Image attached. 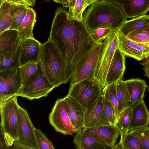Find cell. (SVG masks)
I'll return each instance as SVG.
<instances>
[{"mask_svg": "<svg viewBox=\"0 0 149 149\" xmlns=\"http://www.w3.org/2000/svg\"><path fill=\"white\" fill-rule=\"evenodd\" d=\"M54 88L45 76L38 65L35 75L20 89L17 96L30 100L38 99L48 95Z\"/></svg>", "mask_w": 149, "mask_h": 149, "instance_id": "6", "label": "cell"}, {"mask_svg": "<svg viewBox=\"0 0 149 149\" xmlns=\"http://www.w3.org/2000/svg\"><path fill=\"white\" fill-rule=\"evenodd\" d=\"M113 1L122 9L127 19L146 15L149 11V0Z\"/></svg>", "mask_w": 149, "mask_h": 149, "instance_id": "13", "label": "cell"}, {"mask_svg": "<svg viewBox=\"0 0 149 149\" xmlns=\"http://www.w3.org/2000/svg\"><path fill=\"white\" fill-rule=\"evenodd\" d=\"M38 68V62L35 61H30L19 67L21 88L34 77L37 72Z\"/></svg>", "mask_w": 149, "mask_h": 149, "instance_id": "29", "label": "cell"}, {"mask_svg": "<svg viewBox=\"0 0 149 149\" xmlns=\"http://www.w3.org/2000/svg\"><path fill=\"white\" fill-rule=\"evenodd\" d=\"M129 132L139 138L144 149H149V126L133 130Z\"/></svg>", "mask_w": 149, "mask_h": 149, "instance_id": "35", "label": "cell"}, {"mask_svg": "<svg viewBox=\"0 0 149 149\" xmlns=\"http://www.w3.org/2000/svg\"><path fill=\"white\" fill-rule=\"evenodd\" d=\"M38 65L55 88L65 84L64 61L57 46L49 39L41 44Z\"/></svg>", "mask_w": 149, "mask_h": 149, "instance_id": "3", "label": "cell"}, {"mask_svg": "<svg viewBox=\"0 0 149 149\" xmlns=\"http://www.w3.org/2000/svg\"><path fill=\"white\" fill-rule=\"evenodd\" d=\"M126 37L134 42L149 48V23Z\"/></svg>", "mask_w": 149, "mask_h": 149, "instance_id": "32", "label": "cell"}, {"mask_svg": "<svg viewBox=\"0 0 149 149\" xmlns=\"http://www.w3.org/2000/svg\"><path fill=\"white\" fill-rule=\"evenodd\" d=\"M70 119L77 132L83 128L84 113L80 104L74 98L68 95L64 98Z\"/></svg>", "mask_w": 149, "mask_h": 149, "instance_id": "18", "label": "cell"}, {"mask_svg": "<svg viewBox=\"0 0 149 149\" xmlns=\"http://www.w3.org/2000/svg\"><path fill=\"white\" fill-rule=\"evenodd\" d=\"M18 121L19 137L17 141L30 148L39 149L35 134V128L31 121L27 111L20 106Z\"/></svg>", "mask_w": 149, "mask_h": 149, "instance_id": "12", "label": "cell"}, {"mask_svg": "<svg viewBox=\"0 0 149 149\" xmlns=\"http://www.w3.org/2000/svg\"><path fill=\"white\" fill-rule=\"evenodd\" d=\"M8 2L16 6H22L27 8L33 6L35 3L34 0H6Z\"/></svg>", "mask_w": 149, "mask_h": 149, "instance_id": "39", "label": "cell"}, {"mask_svg": "<svg viewBox=\"0 0 149 149\" xmlns=\"http://www.w3.org/2000/svg\"><path fill=\"white\" fill-rule=\"evenodd\" d=\"M83 128L111 125L104 112L102 93L84 111Z\"/></svg>", "mask_w": 149, "mask_h": 149, "instance_id": "11", "label": "cell"}, {"mask_svg": "<svg viewBox=\"0 0 149 149\" xmlns=\"http://www.w3.org/2000/svg\"><path fill=\"white\" fill-rule=\"evenodd\" d=\"M8 149H17L14 146L10 147L8 148Z\"/></svg>", "mask_w": 149, "mask_h": 149, "instance_id": "46", "label": "cell"}, {"mask_svg": "<svg viewBox=\"0 0 149 149\" xmlns=\"http://www.w3.org/2000/svg\"><path fill=\"white\" fill-rule=\"evenodd\" d=\"M140 64L143 66V69L144 72V76L149 78V57L145 58Z\"/></svg>", "mask_w": 149, "mask_h": 149, "instance_id": "41", "label": "cell"}, {"mask_svg": "<svg viewBox=\"0 0 149 149\" xmlns=\"http://www.w3.org/2000/svg\"><path fill=\"white\" fill-rule=\"evenodd\" d=\"M22 41L17 30L8 29L0 33V55L16 51Z\"/></svg>", "mask_w": 149, "mask_h": 149, "instance_id": "20", "label": "cell"}, {"mask_svg": "<svg viewBox=\"0 0 149 149\" xmlns=\"http://www.w3.org/2000/svg\"><path fill=\"white\" fill-rule=\"evenodd\" d=\"M102 94L113 107L115 113L116 125L120 115L116 95V82L105 86L102 89Z\"/></svg>", "mask_w": 149, "mask_h": 149, "instance_id": "30", "label": "cell"}, {"mask_svg": "<svg viewBox=\"0 0 149 149\" xmlns=\"http://www.w3.org/2000/svg\"><path fill=\"white\" fill-rule=\"evenodd\" d=\"M16 6V10L14 18L8 29L18 31L19 26L26 15L27 8L22 6Z\"/></svg>", "mask_w": 149, "mask_h": 149, "instance_id": "34", "label": "cell"}, {"mask_svg": "<svg viewBox=\"0 0 149 149\" xmlns=\"http://www.w3.org/2000/svg\"><path fill=\"white\" fill-rule=\"evenodd\" d=\"M114 30L108 28H100L90 33V35L96 44L102 42Z\"/></svg>", "mask_w": 149, "mask_h": 149, "instance_id": "37", "label": "cell"}, {"mask_svg": "<svg viewBox=\"0 0 149 149\" xmlns=\"http://www.w3.org/2000/svg\"><path fill=\"white\" fill-rule=\"evenodd\" d=\"M41 44L34 38H26L22 42L20 55V66L31 61L38 62Z\"/></svg>", "mask_w": 149, "mask_h": 149, "instance_id": "17", "label": "cell"}, {"mask_svg": "<svg viewBox=\"0 0 149 149\" xmlns=\"http://www.w3.org/2000/svg\"><path fill=\"white\" fill-rule=\"evenodd\" d=\"M113 147L114 149H123L119 142L116 144Z\"/></svg>", "mask_w": 149, "mask_h": 149, "instance_id": "45", "label": "cell"}, {"mask_svg": "<svg viewBox=\"0 0 149 149\" xmlns=\"http://www.w3.org/2000/svg\"><path fill=\"white\" fill-rule=\"evenodd\" d=\"M54 1L56 3L62 4L63 7L64 8H69L71 3L72 0H54Z\"/></svg>", "mask_w": 149, "mask_h": 149, "instance_id": "43", "label": "cell"}, {"mask_svg": "<svg viewBox=\"0 0 149 149\" xmlns=\"http://www.w3.org/2000/svg\"><path fill=\"white\" fill-rule=\"evenodd\" d=\"M27 8L26 15L18 30L22 41L26 38H34L33 30L36 21V13L32 8L29 7Z\"/></svg>", "mask_w": 149, "mask_h": 149, "instance_id": "22", "label": "cell"}, {"mask_svg": "<svg viewBox=\"0 0 149 149\" xmlns=\"http://www.w3.org/2000/svg\"><path fill=\"white\" fill-rule=\"evenodd\" d=\"M103 109L105 116L111 125H116L115 111L112 105L102 95Z\"/></svg>", "mask_w": 149, "mask_h": 149, "instance_id": "38", "label": "cell"}, {"mask_svg": "<svg viewBox=\"0 0 149 149\" xmlns=\"http://www.w3.org/2000/svg\"><path fill=\"white\" fill-rule=\"evenodd\" d=\"M105 149H114L113 147V148H107Z\"/></svg>", "mask_w": 149, "mask_h": 149, "instance_id": "47", "label": "cell"}, {"mask_svg": "<svg viewBox=\"0 0 149 149\" xmlns=\"http://www.w3.org/2000/svg\"><path fill=\"white\" fill-rule=\"evenodd\" d=\"M125 81L131 96L129 107L132 108L143 98L148 86L146 81L140 78H132Z\"/></svg>", "mask_w": 149, "mask_h": 149, "instance_id": "21", "label": "cell"}, {"mask_svg": "<svg viewBox=\"0 0 149 149\" xmlns=\"http://www.w3.org/2000/svg\"><path fill=\"white\" fill-rule=\"evenodd\" d=\"M104 46L103 41L93 47L87 58L76 68L71 78L70 83L76 84L87 79L92 81Z\"/></svg>", "mask_w": 149, "mask_h": 149, "instance_id": "7", "label": "cell"}, {"mask_svg": "<svg viewBox=\"0 0 149 149\" xmlns=\"http://www.w3.org/2000/svg\"><path fill=\"white\" fill-rule=\"evenodd\" d=\"M0 1V33L9 29L14 18L16 6L6 0Z\"/></svg>", "mask_w": 149, "mask_h": 149, "instance_id": "24", "label": "cell"}, {"mask_svg": "<svg viewBox=\"0 0 149 149\" xmlns=\"http://www.w3.org/2000/svg\"><path fill=\"white\" fill-rule=\"evenodd\" d=\"M73 142L76 149H105L111 148L92 136L86 129L84 128L76 133Z\"/></svg>", "mask_w": 149, "mask_h": 149, "instance_id": "16", "label": "cell"}, {"mask_svg": "<svg viewBox=\"0 0 149 149\" xmlns=\"http://www.w3.org/2000/svg\"><path fill=\"white\" fill-rule=\"evenodd\" d=\"M13 145L17 149H34L25 146L17 141L14 142Z\"/></svg>", "mask_w": 149, "mask_h": 149, "instance_id": "44", "label": "cell"}, {"mask_svg": "<svg viewBox=\"0 0 149 149\" xmlns=\"http://www.w3.org/2000/svg\"><path fill=\"white\" fill-rule=\"evenodd\" d=\"M35 132L39 149H55L52 142L40 130L35 128Z\"/></svg>", "mask_w": 149, "mask_h": 149, "instance_id": "36", "label": "cell"}, {"mask_svg": "<svg viewBox=\"0 0 149 149\" xmlns=\"http://www.w3.org/2000/svg\"><path fill=\"white\" fill-rule=\"evenodd\" d=\"M102 91L94 85L92 81L87 79L76 84L70 83L68 95L78 102L84 111L102 93Z\"/></svg>", "mask_w": 149, "mask_h": 149, "instance_id": "8", "label": "cell"}, {"mask_svg": "<svg viewBox=\"0 0 149 149\" xmlns=\"http://www.w3.org/2000/svg\"><path fill=\"white\" fill-rule=\"evenodd\" d=\"M20 47L21 45L15 52L3 53L0 55V71L19 68L20 66Z\"/></svg>", "mask_w": 149, "mask_h": 149, "instance_id": "26", "label": "cell"}, {"mask_svg": "<svg viewBox=\"0 0 149 149\" xmlns=\"http://www.w3.org/2000/svg\"><path fill=\"white\" fill-rule=\"evenodd\" d=\"M147 90H148V91H149V86H148V87H147Z\"/></svg>", "mask_w": 149, "mask_h": 149, "instance_id": "48", "label": "cell"}, {"mask_svg": "<svg viewBox=\"0 0 149 149\" xmlns=\"http://www.w3.org/2000/svg\"><path fill=\"white\" fill-rule=\"evenodd\" d=\"M132 108V111L128 128L129 132L148 126L149 123V111L143 98Z\"/></svg>", "mask_w": 149, "mask_h": 149, "instance_id": "19", "label": "cell"}, {"mask_svg": "<svg viewBox=\"0 0 149 149\" xmlns=\"http://www.w3.org/2000/svg\"><path fill=\"white\" fill-rule=\"evenodd\" d=\"M125 56L118 48L116 50L107 74L105 86L123 79L126 68Z\"/></svg>", "mask_w": 149, "mask_h": 149, "instance_id": "15", "label": "cell"}, {"mask_svg": "<svg viewBox=\"0 0 149 149\" xmlns=\"http://www.w3.org/2000/svg\"><path fill=\"white\" fill-rule=\"evenodd\" d=\"M83 17V22L89 33L102 28L117 30L127 20L122 9L111 0H97L88 6Z\"/></svg>", "mask_w": 149, "mask_h": 149, "instance_id": "2", "label": "cell"}, {"mask_svg": "<svg viewBox=\"0 0 149 149\" xmlns=\"http://www.w3.org/2000/svg\"><path fill=\"white\" fill-rule=\"evenodd\" d=\"M149 23V15L147 14L126 20L118 29L126 36L130 33Z\"/></svg>", "mask_w": 149, "mask_h": 149, "instance_id": "28", "label": "cell"}, {"mask_svg": "<svg viewBox=\"0 0 149 149\" xmlns=\"http://www.w3.org/2000/svg\"><path fill=\"white\" fill-rule=\"evenodd\" d=\"M86 129L90 134L111 148H113L116 144L120 135L119 129L114 125L101 126Z\"/></svg>", "mask_w": 149, "mask_h": 149, "instance_id": "14", "label": "cell"}, {"mask_svg": "<svg viewBox=\"0 0 149 149\" xmlns=\"http://www.w3.org/2000/svg\"><path fill=\"white\" fill-rule=\"evenodd\" d=\"M132 109L128 107L121 112L119 116L116 126L119 129L121 141L128 132V128L130 123Z\"/></svg>", "mask_w": 149, "mask_h": 149, "instance_id": "31", "label": "cell"}, {"mask_svg": "<svg viewBox=\"0 0 149 149\" xmlns=\"http://www.w3.org/2000/svg\"><path fill=\"white\" fill-rule=\"evenodd\" d=\"M135 47L142 54L143 59L149 57V48L142 44L135 42Z\"/></svg>", "mask_w": 149, "mask_h": 149, "instance_id": "40", "label": "cell"}, {"mask_svg": "<svg viewBox=\"0 0 149 149\" xmlns=\"http://www.w3.org/2000/svg\"><path fill=\"white\" fill-rule=\"evenodd\" d=\"M8 146L6 143L3 135L0 133V149H8Z\"/></svg>", "mask_w": 149, "mask_h": 149, "instance_id": "42", "label": "cell"}, {"mask_svg": "<svg viewBox=\"0 0 149 149\" xmlns=\"http://www.w3.org/2000/svg\"><path fill=\"white\" fill-rule=\"evenodd\" d=\"M119 142L123 149H144L139 138L129 132Z\"/></svg>", "mask_w": 149, "mask_h": 149, "instance_id": "33", "label": "cell"}, {"mask_svg": "<svg viewBox=\"0 0 149 149\" xmlns=\"http://www.w3.org/2000/svg\"><path fill=\"white\" fill-rule=\"evenodd\" d=\"M116 91L118 110L120 113L129 107L131 96L125 81L123 79L116 82Z\"/></svg>", "mask_w": 149, "mask_h": 149, "instance_id": "27", "label": "cell"}, {"mask_svg": "<svg viewBox=\"0 0 149 149\" xmlns=\"http://www.w3.org/2000/svg\"><path fill=\"white\" fill-rule=\"evenodd\" d=\"M21 88L19 68L0 71V103L17 96Z\"/></svg>", "mask_w": 149, "mask_h": 149, "instance_id": "10", "label": "cell"}, {"mask_svg": "<svg viewBox=\"0 0 149 149\" xmlns=\"http://www.w3.org/2000/svg\"><path fill=\"white\" fill-rule=\"evenodd\" d=\"M118 47L125 55L139 61L143 59L142 53L135 47V42L122 34L118 30Z\"/></svg>", "mask_w": 149, "mask_h": 149, "instance_id": "23", "label": "cell"}, {"mask_svg": "<svg viewBox=\"0 0 149 149\" xmlns=\"http://www.w3.org/2000/svg\"><path fill=\"white\" fill-rule=\"evenodd\" d=\"M49 120L50 125L57 132L71 135L77 132L69 118L64 98L56 101L49 114Z\"/></svg>", "mask_w": 149, "mask_h": 149, "instance_id": "9", "label": "cell"}, {"mask_svg": "<svg viewBox=\"0 0 149 149\" xmlns=\"http://www.w3.org/2000/svg\"><path fill=\"white\" fill-rule=\"evenodd\" d=\"M68 11L64 7L57 8L49 38L57 46L64 61L65 84L70 82L76 68L97 44L83 22L68 19Z\"/></svg>", "mask_w": 149, "mask_h": 149, "instance_id": "1", "label": "cell"}, {"mask_svg": "<svg viewBox=\"0 0 149 149\" xmlns=\"http://www.w3.org/2000/svg\"><path fill=\"white\" fill-rule=\"evenodd\" d=\"M118 30L114 31L103 41V51L92 80L93 85L102 89L114 53L118 47Z\"/></svg>", "mask_w": 149, "mask_h": 149, "instance_id": "5", "label": "cell"}, {"mask_svg": "<svg viewBox=\"0 0 149 149\" xmlns=\"http://www.w3.org/2000/svg\"><path fill=\"white\" fill-rule=\"evenodd\" d=\"M97 0H72L67 17L70 20L83 22V15L87 7Z\"/></svg>", "mask_w": 149, "mask_h": 149, "instance_id": "25", "label": "cell"}, {"mask_svg": "<svg viewBox=\"0 0 149 149\" xmlns=\"http://www.w3.org/2000/svg\"><path fill=\"white\" fill-rule=\"evenodd\" d=\"M148 91L149 92V91Z\"/></svg>", "mask_w": 149, "mask_h": 149, "instance_id": "49", "label": "cell"}, {"mask_svg": "<svg viewBox=\"0 0 149 149\" xmlns=\"http://www.w3.org/2000/svg\"><path fill=\"white\" fill-rule=\"evenodd\" d=\"M17 97L15 95L0 103V133L8 148L19 140Z\"/></svg>", "mask_w": 149, "mask_h": 149, "instance_id": "4", "label": "cell"}]
</instances>
